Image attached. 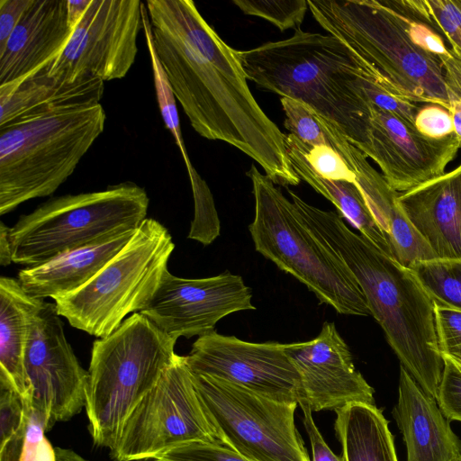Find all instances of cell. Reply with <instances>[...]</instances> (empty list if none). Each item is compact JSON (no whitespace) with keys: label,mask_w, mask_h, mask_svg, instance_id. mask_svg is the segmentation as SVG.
<instances>
[{"label":"cell","mask_w":461,"mask_h":461,"mask_svg":"<svg viewBox=\"0 0 461 461\" xmlns=\"http://www.w3.org/2000/svg\"><path fill=\"white\" fill-rule=\"evenodd\" d=\"M248 176L255 200L249 230L256 250L338 313L369 315L366 296L354 276L316 239L294 203L255 166Z\"/></svg>","instance_id":"obj_8"},{"label":"cell","mask_w":461,"mask_h":461,"mask_svg":"<svg viewBox=\"0 0 461 461\" xmlns=\"http://www.w3.org/2000/svg\"><path fill=\"white\" fill-rule=\"evenodd\" d=\"M193 441L223 445L194 386L185 356L176 354L124 420L110 455L115 461L154 459Z\"/></svg>","instance_id":"obj_10"},{"label":"cell","mask_w":461,"mask_h":461,"mask_svg":"<svg viewBox=\"0 0 461 461\" xmlns=\"http://www.w3.org/2000/svg\"><path fill=\"white\" fill-rule=\"evenodd\" d=\"M71 33L68 0H32L0 51V86L50 65Z\"/></svg>","instance_id":"obj_19"},{"label":"cell","mask_w":461,"mask_h":461,"mask_svg":"<svg viewBox=\"0 0 461 461\" xmlns=\"http://www.w3.org/2000/svg\"><path fill=\"white\" fill-rule=\"evenodd\" d=\"M398 202L437 258H461V163L409 191Z\"/></svg>","instance_id":"obj_20"},{"label":"cell","mask_w":461,"mask_h":461,"mask_svg":"<svg viewBox=\"0 0 461 461\" xmlns=\"http://www.w3.org/2000/svg\"><path fill=\"white\" fill-rule=\"evenodd\" d=\"M55 450L57 461H87L71 449L57 447Z\"/></svg>","instance_id":"obj_46"},{"label":"cell","mask_w":461,"mask_h":461,"mask_svg":"<svg viewBox=\"0 0 461 461\" xmlns=\"http://www.w3.org/2000/svg\"><path fill=\"white\" fill-rule=\"evenodd\" d=\"M280 101L285 114V127L290 134L310 146H329L324 129L313 110L288 97H281Z\"/></svg>","instance_id":"obj_33"},{"label":"cell","mask_w":461,"mask_h":461,"mask_svg":"<svg viewBox=\"0 0 461 461\" xmlns=\"http://www.w3.org/2000/svg\"><path fill=\"white\" fill-rule=\"evenodd\" d=\"M297 211L316 239L356 279L387 342L420 388L437 401L444 361L434 303L415 274L360 234L342 217L299 201Z\"/></svg>","instance_id":"obj_2"},{"label":"cell","mask_w":461,"mask_h":461,"mask_svg":"<svg viewBox=\"0 0 461 461\" xmlns=\"http://www.w3.org/2000/svg\"><path fill=\"white\" fill-rule=\"evenodd\" d=\"M24 366L31 399L45 413L48 430L85 407L88 371L67 340L55 303L42 300L31 317Z\"/></svg>","instance_id":"obj_13"},{"label":"cell","mask_w":461,"mask_h":461,"mask_svg":"<svg viewBox=\"0 0 461 461\" xmlns=\"http://www.w3.org/2000/svg\"><path fill=\"white\" fill-rule=\"evenodd\" d=\"M26 399L14 390L0 385V445L22 426Z\"/></svg>","instance_id":"obj_38"},{"label":"cell","mask_w":461,"mask_h":461,"mask_svg":"<svg viewBox=\"0 0 461 461\" xmlns=\"http://www.w3.org/2000/svg\"><path fill=\"white\" fill-rule=\"evenodd\" d=\"M101 103L50 110L0 128V214L52 194L104 129Z\"/></svg>","instance_id":"obj_5"},{"label":"cell","mask_w":461,"mask_h":461,"mask_svg":"<svg viewBox=\"0 0 461 461\" xmlns=\"http://www.w3.org/2000/svg\"><path fill=\"white\" fill-rule=\"evenodd\" d=\"M285 352L301 380L303 398L312 412L354 402L375 404L374 389L358 372L333 322L308 341L286 343Z\"/></svg>","instance_id":"obj_17"},{"label":"cell","mask_w":461,"mask_h":461,"mask_svg":"<svg viewBox=\"0 0 461 461\" xmlns=\"http://www.w3.org/2000/svg\"><path fill=\"white\" fill-rule=\"evenodd\" d=\"M334 411L345 461H398L388 420L375 404L354 402Z\"/></svg>","instance_id":"obj_25"},{"label":"cell","mask_w":461,"mask_h":461,"mask_svg":"<svg viewBox=\"0 0 461 461\" xmlns=\"http://www.w3.org/2000/svg\"><path fill=\"white\" fill-rule=\"evenodd\" d=\"M176 339L134 312L94 341L85 409L96 446H113L124 420L173 362Z\"/></svg>","instance_id":"obj_6"},{"label":"cell","mask_w":461,"mask_h":461,"mask_svg":"<svg viewBox=\"0 0 461 461\" xmlns=\"http://www.w3.org/2000/svg\"><path fill=\"white\" fill-rule=\"evenodd\" d=\"M410 269L434 305L461 311V258H434L419 261Z\"/></svg>","instance_id":"obj_28"},{"label":"cell","mask_w":461,"mask_h":461,"mask_svg":"<svg viewBox=\"0 0 461 461\" xmlns=\"http://www.w3.org/2000/svg\"><path fill=\"white\" fill-rule=\"evenodd\" d=\"M240 276L225 271L204 278H183L167 270L148 305L139 312L176 339L213 330L222 318L255 310Z\"/></svg>","instance_id":"obj_15"},{"label":"cell","mask_w":461,"mask_h":461,"mask_svg":"<svg viewBox=\"0 0 461 461\" xmlns=\"http://www.w3.org/2000/svg\"><path fill=\"white\" fill-rule=\"evenodd\" d=\"M149 203L146 190L131 181L102 191L52 197L9 227L13 263L39 266L137 230L146 219Z\"/></svg>","instance_id":"obj_7"},{"label":"cell","mask_w":461,"mask_h":461,"mask_svg":"<svg viewBox=\"0 0 461 461\" xmlns=\"http://www.w3.org/2000/svg\"><path fill=\"white\" fill-rule=\"evenodd\" d=\"M393 415L407 448V461H461V440L437 401L401 365Z\"/></svg>","instance_id":"obj_21"},{"label":"cell","mask_w":461,"mask_h":461,"mask_svg":"<svg viewBox=\"0 0 461 461\" xmlns=\"http://www.w3.org/2000/svg\"><path fill=\"white\" fill-rule=\"evenodd\" d=\"M223 445L253 461H312L286 403L228 381L192 373Z\"/></svg>","instance_id":"obj_11"},{"label":"cell","mask_w":461,"mask_h":461,"mask_svg":"<svg viewBox=\"0 0 461 461\" xmlns=\"http://www.w3.org/2000/svg\"><path fill=\"white\" fill-rule=\"evenodd\" d=\"M175 249L168 230L146 218L128 243L86 284L53 297L59 314L98 339L126 315L143 310L157 291Z\"/></svg>","instance_id":"obj_9"},{"label":"cell","mask_w":461,"mask_h":461,"mask_svg":"<svg viewBox=\"0 0 461 461\" xmlns=\"http://www.w3.org/2000/svg\"><path fill=\"white\" fill-rule=\"evenodd\" d=\"M411 12L438 32L461 58V0H405Z\"/></svg>","instance_id":"obj_30"},{"label":"cell","mask_w":461,"mask_h":461,"mask_svg":"<svg viewBox=\"0 0 461 461\" xmlns=\"http://www.w3.org/2000/svg\"><path fill=\"white\" fill-rule=\"evenodd\" d=\"M444 369L437 402L448 420L461 421V367L442 356Z\"/></svg>","instance_id":"obj_37"},{"label":"cell","mask_w":461,"mask_h":461,"mask_svg":"<svg viewBox=\"0 0 461 461\" xmlns=\"http://www.w3.org/2000/svg\"><path fill=\"white\" fill-rule=\"evenodd\" d=\"M49 66L0 86V128L50 110L100 103L102 79L61 80L48 74Z\"/></svg>","instance_id":"obj_22"},{"label":"cell","mask_w":461,"mask_h":461,"mask_svg":"<svg viewBox=\"0 0 461 461\" xmlns=\"http://www.w3.org/2000/svg\"><path fill=\"white\" fill-rule=\"evenodd\" d=\"M31 3L32 0H0V51Z\"/></svg>","instance_id":"obj_41"},{"label":"cell","mask_w":461,"mask_h":461,"mask_svg":"<svg viewBox=\"0 0 461 461\" xmlns=\"http://www.w3.org/2000/svg\"><path fill=\"white\" fill-rule=\"evenodd\" d=\"M187 174L194 203V215L187 237L207 246L220 235V220L206 182L194 167Z\"/></svg>","instance_id":"obj_31"},{"label":"cell","mask_w":461,"mask_h":461,"mask_svg":"<svg viewBox=\"0 0 461 461\" xmlns=\"http://www.w3.org/2000/svg\"><path fill=\"white\" fill-rule=\"evenodd\" d=\"M192 373L220 378L270 399L298 403L300 375L285 344L249 342L214 330L198 337L185 356Z\"/></svg>","instance_id":"obj_14"},{"label":"cell","mask_w":461,"mask_h":461,"mask_svg":"<svg viewBox=\"0 0 461 461\" xmlns=\"http://www.w3.org/2000/svg\"><path fill=\"white\" fill-rule=\"evenodd\" d=\"M439 350L461 367V311L434 305Z\"/></svg>","instance_id":"obj_36"},{"label":"cell","mask_w":461,"mask_h":461,"mask_svg":"<svg viewBox=\"0 0 461 461\" xmlns=\"http://www.w3.org/2000/svg\"><path fill=\"white\" fill-rule=\"evenodd\" d=\"M449 113L453 119L455 133L461 139V97L452 101Z\"/></svg>","instance_id":"obj_45"},{"label":"cell","mask_w":461,"mask_h":461,"mask_svg":"<svg viewBox=\"0 0 461 461\" xmlns=\"http://www.w3.org/2000/svg\"><path fill=\"white\" fill-rule=\"evenodd\" d=\"M155 461H253L231 448L215 443L193 441L177 446L154 458Z\"/></svg>","instance_id":"obj_35"},{"label":"cell","mask_w":461,"mask_h":461,"mask_svg":"<svg viewBox=\"0 0 461 461\" xmlns=\"http://www.w3.org/2000/svg\"><path fill=\"white\" fill-rule=\"evenodd\" d=\"M233 4L244 14L263 18L281 32L300 28L309 9L307 0H234Z\"/></svg>","instance_id":"obj_32"},{"label":"cell","mask_w":461,"mask_h":461,"mask_svg":"<svg viewBox=\"0 0 461 461\" xmlns=\"http://www.w3.org/2000/svg\"><path fill=\"white\" fill-rule=\"evenodd\" d=\"M452 101L461 97V58L450 50L447 56L439 57Z\"/></svg>","instance_id":"obj_42"},{"label":"cell","mask_w":461,"mask_h":461,"mask_svg":"<svg viewBox=\"0 0 461 461\" xmlns=\"http://www.w3.org/2000/svg\"><path fill=\"white\" fill-rule=\"evenodd\" d=\"M135 231L127 230L60 254L44 264L24 267L19 271L17 279L30 295L42 300L73 292L91 280L128 243Z\"/></svg>","instance_id":"obj_23"},{"label":"cell","mask_w":461,"mask_h":461,"mask_svg":"<svg viewBox=\"0 0 461 461\" xmlns=\"http://www.w3.org/2000/svg\"><path fill=\"white\" fill-rule=\"evenodd\" d=\"M236 55L247 79L303 103L357 149L363 145L372 105L364 86L370 78L380 82L340 40L297 28L288 39Z\"/></svg>","instance_id":"obj_3"},{"label":"cell","mask_w":461,"mask_h":461,"mask_svg":"<svg viewBox=\"0 0 461 461\" xmlns=\"http://www.w3.org/2000/svg\"><path fill=\"white\" fill-rule=\"evenodd\" d=\"M285 145L291 165L299 178L330 201L339 210V215L348 220L361 236L384 254L393 257L389 243L357 185L318 176L309 165L298 139L294 135H285Z\"/></svg>","instance_id":"obj_26"},{"label":"cell","mask_w":461,"mask_h":461,"mask_svg":"<svg viewBox=\"0 0 461 461\" xmlns=\"http://www.w3.org/2000/svg\"><path fill=\"white\" fill-rule=\"evenodd\" d=\"M145 5L156 52L194 130L240 149L274 184L298 185L285 135L253 96L236 50L192 0H148Z\"/></svg>","instance_id":"obj_1"},{"label":"cell","mask_w":461,"mask_h":461,"mask_svg":"<svg viewBox=\"0 0 461 461\" xmlns=\"http://www.w3.org/2000/svg\"><path fill=\"white\" fill-rule=\"evenodd\" d=\"M0 226V265L5 267L13 262L12 248L8 238L9 227H6L4 222H1Z\"/></svg>","instance_id":"obj_44"},{"label":"cell","mask_w":461,"mask_h":461,"mask_svg":"<svg viewBox=\"0 0 461 461\" xmlns=\"http://www.w3.org/2000/svg\"><path fill=\"white\" fill-rule=\"evenodd\" d=\"M142 5L140 0H91L48 74L65 81L124 77L138 54Z\"/></svg>","instance_id":"obj_12"},{"label":"cell","mask_w":461,"mask_h":461,"mask_svg":"<svg viewBox=\"0 0 461 461\" xmlns=\"http://www.w3.org/2000/svg\"><path fill=\"white\" fill-rule=\"evenodd\" d=\"M142 30L144 31L146 44L151 62V68L154 78L153 80L158 108L165 126L170 131L176 146L178 147V149L180 150V153L182 155L188 173L194 168V167L191 163L184 142L176 103V98L171 87L167 73L156 52L153 41L151 24L144 3L142 5Z\"/></svg>","instance_id":"obj_29"},{"label":"cell","mask_w":461,"mask_h":461,"mask_svg":"<svg viewBox=\"0 0 461 461\" xmlns=\"http://www.w3.org/2000/svg\"><path fill=\"white\" fill-rule=\"evenodd\" d=\"M20 429L0 445V461H57L55 447L45 436L47 418L31 399Z\"/></svg>","instance_id":"obj_27"},{"label":"cell","mask_w":461,"mask_h":461,"mask_svg":"<svg viewBox=\"0 0 461 461\" xmlns=\"http://www.w3.org/2000/svg\"><path fill=\"white\" fill-rule=\"evenodd\" d=\"M42 299L30 295L18 279L0 278V385L30 395L24 357L30 321Z\"/></svg>","instance_id":"obj_24"},{"label":"cell","mask_w":461,"mask_h":461,"mask_svg":"<svg viewBox=\"0 0 461 461\" xmlns=\"http://www.w3.org/2000/svg\"><path fill=\"white\" fill-rule=\"evenodd\" d=\"M298 404L303 411V422L311 444L312 461H345L341 455H336L325 442L314 422L312 411L307 401L301 399Z\"/></svg>","instance_id":"obj_40"},{"label":"cell","mask_w":461,"mask_h":461,"mask_svg":"<svg viewBox=\"0 0 461 461\" xmlns=\"http://www.w3.org/2000/svg\"><path fill=\"white\" fill-rule=\"evenodd\" d=\"M318 114V113H317ZM329 146L338 151L356 175L355 184L362 193L376 223L384 234L393 258L406 267L437 258L409 221L393 190L368 162L366 157L330 122L319 115Z\"/></svg>","instance_id":"obj_18"},{"label":"cell","mask_w":461,"mask_h":461,"mask_svg":"<svg viewBox=\"0 0 461 461\" xmlns=\"http://www.w3.org/2000/svg\"><path fill=\"white\" fill-rule=\"evenodd\" d=\"M90 3L91 0H68V22L72 31L85 14Z\"/></svg>","instance_id":"obj_43"},{"label":"cell","mask_w":461,"mask_h":461,"mask_svg":"<svg viewBox=\"0 0 461 461\" xmlns=\"http://www.w3.org/2000/svg\"><path fill=\"white\" fill-rule=\"evenodd\" d=\"M460 149L455 132L429 138L401 116L372 104L359 150L375 162L393 190L403 193L445 174Z\"/></svg>","instance_id":"obj_16"},{"label":"cell","mask_w":461,"mask_h":461,"mask_svg":"<svg viewBox=\"0 0 461 461\" xmlns=\"http://www.w3.org/2000/svg\"><path fill=\"white\" fill-rule=\"evenodd\" d=\"M298 142L309 165L318 176L329 180L355 183V173L334 149L328 145L310 146L299 139Z\"/></svg>","instance_id":"obj_34"},{"label":"cell","mask_w":461,"mask_h":461,"mask_svg":"<svg viewBox=\"0 0 461 461\" xmlns=\"http://www.w3.org/2000/svg\"><path fill=\"white\" fill-rule=\"evenodd\" d=\"M414 125L421 134L432 139H441L455 132L450 113L438 104H423L415 117Z\"/></svg>","instance_id":"obj_39"},{"label":"cell","mask_w":461,"mask_h":461,"mask_svg":"<svg viewBox=\"0 0 461 461\" xmlns=\"http://www.w3.org/2000/svg\"><path fill=\"white\" fill-rule=\"evenodd\" d=\"M315 21L340 40L405 101L438 104L448 112L452 98L438 56L411 39L405 21L386 0H307Z\"/></svg>","instance_id":"obj_4"}]
</instances>
